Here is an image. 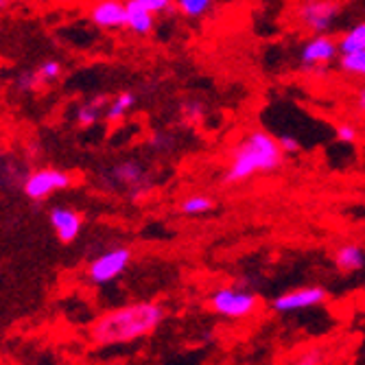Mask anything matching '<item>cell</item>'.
Returning <instances> with one entry per match:
<instances>
[{"instance_id": "cell-10", "label": "cell", "mask_w": 365, "mask_h": 365, "mask_svg": "<svg viewBox=\"0 0 365 365\" xmlns=\"http://www.w3.org/2000/svg\"><path fill=\"white\" fill-rule=\"evenodd\" d=\"M48 223L55 230V237L68 245L73 243L79 235H81V227H83V219L77 210L68 208V206H53L48 210Z\"/></svg>"}, {"instance_id": "cell-26", "label": "cell", "mask_w": 365, "mask_h": 365, "mask_svg": "<svg viewBox=\"0 0 365 365\" xmlns=\"http://www.w3.org/2000/svg\"><path fill=\"white\" fill-rule=\"evenodd\" d=\"M335 138L344 145H356L359 143V129L350 123H337Z\"/></svg>"}, {"instance_id": "cell-24", "label": "cell", "mask_w": 365, "mask_h": 365, "mask_svg": "<svg viewBox=\"0 0 365 365\" xmlns=\"http://www.w3.org/2000/svg\"><path fill=\"white\" fill-rule=\"evenodd\" d=\"M44 86H42V81H40L36 71H22V73H18V77H16V90L18 92H38Z\"/></svg>"}, {"instance_id": "cell-11", "label": "cell", "mask_w": 365, "mask_h": 365, "mask_svg": "<svg viewBox=\"0 0 365 365\" xmlns=\"http://www.w3.org/2000/svg\"><path fill=\"white\" fill-rule=\"evenodd\" d=\"M339 55V46L330 36H315L311 38L300 51V63L304 68L313 71L315 66H326Z\"/></svg>"}, {"instance_id": "cell-23", "label": "cell", "mask_w": 365, "mask_h": 365, "mask_svg": "<svg viewBox=\"0 0 365 365\" xmlns=\"http://www.w3.org/2000/svg\"><path fill=\"white\" fill-rule=\"evenodd\" d=\"M36 73H38V77H40L42 86L46 88V86H51L53 81H57V79L61 77L63 66H61L57 59H46V61H42V63L38 66Z\"/></svg>"}, {"instance_id": "cell-5", "label": "cell", "mask_w": 365, "mask_h": 365, "mask_svg": "<svg viewBox=\"0 0 365 365\" xmlns=\"http://www.w3.org/2000/svg\"><path fill=\"white\" fill-rule=\"evenodd\" d=\"M131 260H134V252L127 245H116L103 254H98L86 269V276L90 280V284L94 287H106L110 282H114L116 278H120L127 269Z\"/></svg>"}, {"instance_id": "cell-25", "label": "cell", "mask_w": 365, "mask_h": 365, "mask_svg": "<svg viewBox=\"0 0 365 365\" xmlns=\"http://www.w3.org/2000/svg\"><path fill=\"white\" fill-rule=\"evenodd\" d=\"M149 147L160 151V153H167V151H171L175 147V136L171 134V131L158 129V131H153L151 138H149Z\"/></svg>"}, {"instance_id": "cell-7", "label": "cell", "mask_w": 365, "mask_h": 365, "mask_svg": "<svg viewBox=\"0 0 365 365\" xmlns=\"http://www.w3.org/2000/svg\"><path fill=\"white\" fill-rule=\"evenodd\" d=\"M71 184H73L71 173L55 169V167H42L36 171H29L22 184V192L31 202H46L53 192L68 188Z\"/></svg>"}, {"instance_id": "cell-12", "label": "cell", "mask_w": 365, "mask_h": 365, "mask_svg": "<svg viewBox=\"0 0 365 365\" xmlns=\"http://www.w3.org/2000/svg\"><path fill=\"white\" fill-rule=\"evenodd\" d=\"M333 262L339 274H356L365 269V250L359 243H341L333 252Z\"/></svg>"}, {"instance_id": "cell-18", "label": "cell", "mask_w": 365, "mask_h": 365, "mask_svg": "<svg viewBox=\"0 0 365 365\" xmlns=\"http://www.w3.org/2000/svg\"><path fill=\"white\" fill-rule=\"evenodd\" d=\"M212 5L215 0H175V9L188 20L204 18L206 14H210Z\"/></svg>"}, {"instance_id": "cell-8", "label": "cell", "mask_w": 365, "mask_h": 365, "mask_svg": "<svg viewBox=\"0 0 365 365\" xmlns=\"http://www.w3.org/2000/svg\"><path fill=\"white\" fill-rule=\"evenodd\" d=\"M328 302V291L324 287H300V289H291L280 295H276L272 300V311L287 315L295 311H304V309H315Z\"/></svg>"}, {"instance_id": "cell-2", "label": "cell", "mask_w": 365, "mask_h": 365, "mask_svg": "<svg viewBox=\"0 0 365 365\" xmlns=\"http://www.w3.org/2000/svg\"><path fill=\"white\" fill-rule=\"evenodd\" d=\"M284 162V153L278 140L267 131L256 129L243 136L230 153V164L221 178L225 186H235L252 180L258 173L278 171Z\"/></svg>"}, {"instance_id": "cell-19", "label": "cell", "mask_w": 365, "mask_h": 365, "mask_svg": "<svg viewBox=\"0 0 365 365\" xmlns=\"http://www.w3.org/2000/svg\"><path fill=\"white\" fill-rule=\"evenodd\" d=\"M29 171L22 169V164H18L16 160L7 158L5 164H3V171H0V184L7 186V188H14V186H22L24 180H26Z\"/></svg>"}, {"instance_id": "cell-27", "label": "cell", "mask_w": 365, "mask_h": 365, "mask_svg": "<svg viewBox=\"0 0 365 365\" xmlns=\"http://www.w3.org/2000/svg\"><path fill=\"white\" fill-rule=\"evenodd\" d=\"M140 3L147 11H151L153 16H160V14H171L173 11V0H136Z\"/></svg>"}, {"instance_id": "cell-4", "label": "cell", "mask_w": 365, "mask_h": 365, "mask_svg": "<svg viewBox=\"0 0 365 365\" xmlns=\"http://www.w3.org/2000/svg\"><path fill=\"white\" fill-rule=\"evenodd\" d=\"M106 184L110 188H123L131 202L147 197L153 190V175L143 167L138 160H120L106 173Z\"/></svg>"}, {"instance_id": "cell-3", "label": "cell", "mask_w": 365, "mask_h": 365, "mask_svg": "<svg viewBox=\"0 0 365 365\" xmlns=\"http://www.w3.org/2000/svg\"><path fill=\"white\" fill-rule=\"evenodd\" d=\"M260 307V297L241 287H221L208 295V309L223 319H247Z\"/></svg>"}, {"instance_id": "cell-13", "label": "cell", "mask_w": 365, "mask_h": 365, "mask_svg": "<svg viewBox=\"0 0 365 365\" xmlns=\"http://www.w3.org/2000/svg\"><path fill=\"white\" fill-rule=\"evenodd\" d=\"M127 7V18H125V29H129L136 36H149L155 29V16L147 11L136 0H125Z\"/></svg>"}, {"instance_id": "cell-15", "label": "cell", "mask_w": 365, "mask_h": 365, "mask_svg": "<svg viewBox=\"0 0 365 365\" xmlns=\"http://www.w3.org/2000/svg\"><path fill=\"white\" fill-rule=\"evenodd\" d=\"M134 106H136V94L134 92H120L118 96L112 98V101L108 103V108H106V114H103L106 123H110V125L120 123L131 112V108H134Z\"/></svg>"}, {"instance_id": "cell-14", "label": "cell", "mask_w": 365, "mask_h": 365, "mask_svg": "<svg viewBox=\"0 0 365 365\" xmlns=\"http://www.w3.org/2000/svg\"><path fill=\"white\" fill-rule=\"evenodd\" d=\"M108 103H110V96H106V94H96L92 98H88V101H83L75 112L77 127L79 129H90V127L98 125V120H101L103 114H106Z\"/></svg>"}, {"instance_id": "cell-16", "label": "cell", "mask_w": 365, "mask_h": 365, "mask_svg": "<svg viewBox=\"0 0 365 365\" xmlns=\"http://www.w3.org/2000/svg\"><path fill=\"white\" fill-rule=\"evenodd\" d=\"M215 199L210 195H202V192H195V195H188L186 199H182L180 204V212L186 215V217H202V215H208L215 210Z\"/></svg>"}, {"instance_id": "cell-1", "label": "cell", "mask_w": 365, "mask_h": 365, "mask_svg": "<svg viewBox=\"0 0 365 365\" xmlns=\"http://www.w3.org/2000/svg\"><path fill=\"white\" fill-rule=\"evenodd\" d=\"M167 319V309L160 302L123 304L98 315L90 326V341L98 348L125 346L155 335Z\"/></svg>"}, {"instance_id": "cell-22", "label": "cell", "mask_w": 365, "mask_h": 365, "mask_svg": "<svg viewBox=\"0 0 365 365\" xmlns=\"http://www.w3.org/2000/svg\"><path fill=\"white\" fill-rule=\"evenodd\" d=\"M326 363V348L322 346H309L307 350L297 352L291 365H324Z\"/></svg>"}, {"instance_id": "cell-20", "label": "cell", "mask_w": 365, "mask_h": 365, "mask_svg": "<svg viewBox=\"0 0 365 365\" xmlns=\"http://www.w3.org/2000/svg\"><path fill=\"white\" fill-rule=\"evenodd\" d=\"M180 116L186 125H199L206 118V103L199 98H186L180 106Z\"/></svg>"}, {"instance_id": "cell-9", "label": "cell", "mask_w": 365, "mask_h": 365, "mask_svg": "<svg viewBox=\"0 0 365 365\" xmlns=\"http://www.w3.org/2000/svg\"><path fill=\"white\" fill-rule=\"evenodd\" d=\"M125 18H127L125 0H94L88 9V20L98 29H108V31L123 29Z\"/></svg>"}, {"instance_id": "cell-29", "label": "cell", "mask_w": 365, "mask_h": 365, "mask_svg": "<svg viewBox=\"0 0 365 365\" xmlns=\"http://www.w3.org/2000/svg\"><path fill=\"white\" fill-rule=\"evenodd\" d=\"M354 108H356L359 114H365V88L356 90V94H354Z\"/></svg>"}, {"instance_id": "cell-21", "label": "cell", "mask_w": 365, "mask_h": 365, "mask_svg": "<svg viewBox=\"0 0 365 365\" xmlns=\"http://www.w3.org/2000/svg\"><path fill=\"white\" fill-rule=\"evenodd\" d=\"M339 68L350 77H363L365 79V51L339 55Z\"/></svg>"}, {"instance_id": "cell-17", "label": "cell", "mask_w": 365, "mask_h": 365, "mask_svg": "<svg viewBox=\"0 0 365 365\" xmlns=\"http://www.w3.org/2000/svg\"><path fill=\"white\" fill-rule=\"evenodd\" d=\"M337 46H339V55L365 51V22H359L352 29H348L344 33V38L337 42Z\"/></svg>"}, {"instance_id": "cell-30", "label": "cell", "mask_w": 365, "mask_h": 365, "mask_svg": "<svg viewBox=\"0 0 365 365\" xmlns=\"http://www.w3.org/2000/svg\"><path fill=\"white\" fill-rule=\"evenodd\" d=\"M11 5V0H0V11H3V9H7Z\"/></svg>"}, {"instance_id": "cell-28", "label": "cell", "mask_w": 365, "mask_h": 365, "mask_svg": "<svg viewBox=\"0 0 365 365\" xmlns=\"http://www.w3.org/2000/svg\"><path fill=\"white\" fill-rule=\"evenodd\" d=\"M276 140H278L284 155H295V153H300V149H302L300 140H297L295 136H289V134H280Z\"/></svg>"}, {"instance_id": "cell-6", "label": "cell", "mask_w": 365, "mask_h": 365, "mask_svg": "<svg viewBox=\"0 0 365 365\" xmlns=\"http://www.w3.org/2000/svg\"><path fill=\"white\" fill-rule=\"evenodd\" d=\"M341 11L344 7L337 0H302L297 7V22L313 36H328Z\"/></svg>"}]
</instances>
